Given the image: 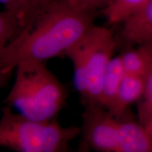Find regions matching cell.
<instances>
[{
    "mask_svg": "<svg viewBox=\"0 0 152 152\" xmlns=\"http://www.w3.org/2000/svg\"><path fill=\"white\" fill-rule=\"evenodd\" d=\"M93 11L77 10L62 0L37 9L0 52V69L13 72L23 61L44 62L64 55L94 26Z\"/></svg>",
    "mask_w": 152,
    "mask_h": 152,
    "instance_id": "6da1fadb",
    "label": "cell"
},
{
    "mask_svg": "<svg viewBox=\"0 0 152 152\" xmlns=\"http://www.w3.org/2000/svg\"><path fill=\"white\" fill-rule=\"evenodd\" d=\"M16 71L14 83L4 103L30 118H55L68 98L64 85L44 62L23 61Z\"/></svg>",
    "mask_w": 152,
    "mask_h": 152,
    "instance_id": "7a4b0ae2",
    "label": "cell"
},
{
    "mask_svg": "<svg viewBox=\"0 0 152 152\" xmlns=\"http://www.w3.org/2000/svg\"><path fill=\"white\" fill-rule=\"evenodd\" d=\"M116 45L113 30L94 25L64 54L73 64L74 85L85 106H99L102 81Z\"/></svg>",
    "mask_w": 152,
    "mask_h": 152,
    "instance_id": "3957f363",
    "label": "cell"
},
{
    "mask_svg": "<svg viewBox=\"0 0 152 152\" xmlns=\"http://www.w3.org/2000/svg\"><path fill=\"white\" fill-rule=\"evenodd\" d=\"M80 128L64 127L56 118L49 121L30 118L6 105L0 118V147L19 152H64L80 134Z\"/></svg>",
    "mask_w": 152,
    "mask_h": 152,
    "instance_id": "277c9868",
    "label": "cell"
},
{
    "mask_svg": "<svg viewBox=\"0 0 152 152\" xmlns=\"http://www.w3.org/2000/svg\"><path fill=\"white\" fill-rule=\"evenodd\" d=\"M83 138L98 151L118 152L120 120L99 105L85 106L82 114Z\"/></svg>",
    "mask_w": 152,
    "mask_h": 152,
    "instance_id": "5b68a950",
    "label": "cell"
},
{
    "mask_svg": "<svg viewBox=\"0 0 152 152\" xmlns=\"http://www.w3.org/2000/svg\"><path fill=\"white\" fill-rule=\"evenodd\" d=\"M122 23L125 40L138 46L152 45V0Z\"/></svg>",
    "mask_w": 152,
    "mask_h": 152,
    "instance_id": "8992f818",
    "label": "cell"
},
{
    "mask_svg": "<svg viewBox=\"0 0 152 152\" xmlns=\"http://www.w3.org/2000/svg\"><path fill=\"white\" fill-rule=\"evenodd\" d=\"M144 87L145 78L125 73L115 101L107 111L117 118H121L130 104L138 102L142 98Z\"/></svg>",
    "mask_w": 152,
    "mask_h": 152,
    "instance_id": "52a82bcc",
    "label": "cell"
},
{
    "mask_svg": "<svg viewBox=\"0 0 152 152\" xmlns=\"http://www.w3.org/2000/svg\"><path fill=\"white\" fill-rule=\"evenodd\" d=\"M118 152H152V139L140 123L120 121Z\"/></svg>",
    "mask_w": 152,
    "mask_h": 152,
    "instance_id": "ba28073f",
    "label": "cell"
},
{
    "mask_svg": "<svg viewBox=\"0 0 152 152\" xmlns=\"http://www.w3.org/2000/svg\"><path fill=\"white\" fill-rule=\"evenodd\" d=\"M125 73L120 55L113 57L106 68L102 81L99 106L106 110L111 107Z\"/></svg>",
    "mask_w": 152,
    "mask_h": 152,
    "instance_id": "9c48e42d",
    "label": "cell"
},
{
    "mask_svg": "<svg viewBox=\"0 0 152 152\" xmlns=\"http://www.w3.org/2000/svg\"><path fill=\"white\" fill-rule=\"evenodd\" d=\"M125 73L146 78L152 71V45H139L120 55Z\"/></svg>",
    "mask_w": 152,
    "mask_h": 152,
    "instance_id": "30bf717a",
    "label": "cell"
},
{
    "mask_svg": "<svg viewBox=\"0 0 152 152\" xmlns=\"http://www.w3.org/2000/svg\"><path fill=\"white\" fill-rule=\"evenodd\" d=\"M149 0H107L103 14L110 24L122 23L148 3Z\"/></svg>",
    "mask_w": 152,
    "mask_h": 152,
    "instance_id": "8fae6325",
    "label": "cell"
},
{
    "mask_svg": "<svg viewBox=\"0 0 152 152\" xmlns=\"http://www.w3.org/2000/svg\"><path fill=\"white\" fill-rule=\"evenodd\" d=\"M138 103L140 123L148 130L152 128V71L145 78L143 95Z\"/></svg>",
    "mask_w": 152,
    "mask_h": 152,
    "instance_id": "7c38bea8",
    "label": "cell"
},
{
    "mask_svg": "<svg viewBox=\"0 0 152 152\" xmlns=\"http://www.w3.org/2000/svg\"><path fill=\"white\" fill-rule=\"evenodd\" d=\"M20 28L16 16L4 9L0 11V52L7 46Z\"/></svg>",
    "mask_w": 152,
    "mask_h": 152,
    "instance_id": "4fadbf2b",
    "label": "cell"
},
{
    "mask_svg": "<svg viewBox=\"0 0 152 152\" xmlns=\"http://www.w3.org/2000/svg\"><path fill=\"white\" fill-rule=\"evenodd\" d=\"M33 0H0L6 10L16 16L23 27L29 20L33 14Z\"/></svg>",
    "mask_w": 152,
    "mask_h": 152,
    "instance_id": "5bb4252c",
    "label": "cell"
},
{
    "mask_svg": "<svg viewBox=\"0 0 152 152\" xmlns=\"http://www.w3.org/2000/svg\"><path fill=\"white\" fill-rule=\"evenodd\" d=\"M62 1L72 8L77 10L91 11L90 8L92 0H62Z\"/></svg>",
    "mask_w": 152,
    "mask_h": 152,
    "instance_id": "9a60e30c",
    "label": "cell"
},
{
    "mask_svg": "<svg viewBox=\"0 0 152 152\" xmlns=\"http://www.w3.org/2000/svg\"><path fill=\"white\" fill-rule=\"evenodd\" d=\"M13 72H8L0 69V88L5 87L8 84Z\"/></svg>",
    "mask_w": 152,
    "mask_h": 152,
    "instance_id": "2e32d148",
    "label": "cell"
},
{
    "mask_svg": "<svg viewBox=\"0 0 152 152\" xmlns=\"http://www.w3.org/2000/svg\"><path fill=\"white\" fill-rule=\"evenodd\" d=\"M106 1H107V0H92L90 5V10L91 11H93L96 9L99 8V7H104Z\"/></svg>",
    "mask_w": 152,
    "mask_h": 152,
    "instance_id": "e0dca14e",
    "label": "cell"
},
{
    "mask_svg": "<svg viewBox=\"0 0 152 152\" xmlns=\"http://www.w3.org/2000/svg\"><path fill=\"white\" fill-rule=\"evenodd\" d=\"M50 0H33V15L34 13L35 12L37 9H39L40 7H42L45 4H46L47 2Z\"/></svg>",
    "mask_w": 152,
    "mask_h": 152,
    "instance_id": "ac0fdd59",
    "label": "cell"
},
{
    "mask_svg": "<svg viewBox=\"0 0 152 152\" xmlns=\"http://www.w3.org/2000/svg\"><path fill=\"white\" fill-rule=\"evenodd\" d=\"M148 132H149L150 135H151V139H152V128H150L149 130H148Z\"/></svg>",
    "mask_w": 152,
    "mask_h": 152,
    "instance_id": "d6986e66",
    "label": "cell"
}]
</instances>
